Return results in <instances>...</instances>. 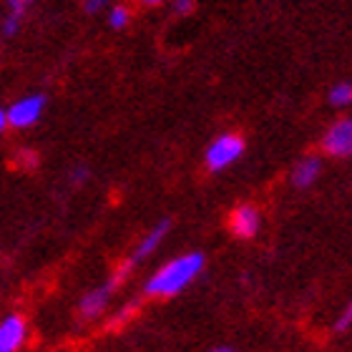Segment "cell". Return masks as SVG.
<instances>
[{
  "label": "cell",
  "mask_w": 352,
  "mask_h": 352,
  "mask_svg": "<svg viewBox=\"0 0 352 352\" xmlns=\"http://www.w3.org/2000/svg\"><path fill=\"white\" fill-rule=\"evenodd\" d=\"M25 3H28V6H30V3H33V0H25Z\"/></svg>",
  "instance_id": "cell-23"
},
{
  "label": "cell",
  "mask_w": 352,
  "mask_h": 352,
  "mask_svg": "<svg viewBox=\"0 0 352 352\" xmlns=\"http://www.w3.org/2000/svg\"><path fill=\"white\" fill-rule=\"evenodd\" d=\"M13 164L18 166L21 171H33L38 169V164H41V156H38L36 148L30 146H21L18 151L13 154Z\"/></svg>",
  "instance_id": "cell-11"
},
{
  "label": "cell",
  "mask_w": 352,
  "mask_h": 352,
  "mask_svg": "<svg viewBox=\"0 0 352 352\" xmlns=\"http://www.w3.org/2000/svg\"><path fill=\"white\" fill-rule=\"evenodd\" d=\"M244 148H247L244 136H239V133H234V131L219 133L204 151L206 169L212 171V174H219V171L229 169L232 164H236L242 159Z\"/></svg>",
  "instance_id": "cell-3"
},
{
  "label": "cell",
  "mask_w": 352,
  "mask_h": 352,
  "mask_svg": "<svg viewBox=\"0 0 352 352\" xmlns=\"http://www.w3.org/2000/svg\"><path fill=\"white\" fill-rule=\"evenodd\" d=\"M88 179H91V169H88L86 164H76L74 169L68 171V182L74 184V186H83Z\"/></svg>",
  "instance_id": "cell-15"
},
{
  "label": "cell",
  "mask_w": 352,
  "mask_h": 352,
  "mask_svg": "<svg viewBox=\"0 0 352 352\" xmlns=\"http://www.w3.org/2000/svg\"><path fill=\"white\" fill-rule=\"evenodd\" d=\"M330 103L332 106H338V109H342V106H350L352 103V83L350 81H340L338 86L330 88Z\"/></svg>",
  "instance_id": "cell-13"
},
{
  "label": "cell",
  "mask_w": 352,
  "mask_h": 352,
  "mask_svg": "<svg viewBox=\"0 0 352 352\" xmlns=\"http://www.w3.org/2000/svg\"><path fill=\"white\" fill-rule=\"evenodd\" d=\"M206 270V254L199 250L184 252L179 257L164 262L156 272H151L141 287V297L146 300H171L186 292Z\"/></svg>",
  "instance_id": "cell-1"
},
{
  "label": "cell",
  "mask_w": 352,
  "mask_h": 352,
  "mask_svg": "<svg viewBox=\"0 0 352 352\" xmlns=\"http://www.w3.org/2000/svg\"><path fill=\"white\" fill-rule=\"evenodd\" d=\"M206 352H239V350L232 347V345H217V347H209Z\"/></svg>",
  "instance_id": "cell-20"
},
{
  "label": "cell",
  "mask_w": 352,
  "mask_h": 352,
  "mask_svg": "<svg viewBox=\"0 0 352 352\" xmlns=\"http://www.w3.org/2000/svg\"><path fill=\"white\" fill-rule=\"evenodd\" d=\"M320 174H322V159L315 154H309L292 166L289 182H292L294 189H309V186L320 179Z\"/></svg>",
  "instance_id": "cell-9"
},
{
  "label": "cell",
  "mask_w": 352,
  "mask_h": 352,
  "mask_svg": "<svg viewBox=\"0 0 352 352\" xmlns=\"http://www.w3.org/2000/svg\"><path fill=\"white\" fill-rule=\"evenodd\" d=\"M139 3H144V6H162L164 0H139Z\"/></svg>",
  "instance_id": "cell-22"
},
{
  "label": "cell",
  "mask_w": 352,
  "mask_h": 352,
  "mask_svg": "<svg viewBox=\"0 0 352 352\" xmlns=\"http://www.w3.org/2000/svg\"><path fill=\"white\" fill-rule=\"evenodd\" d=\"M229 234L242 239V242H250L262 232V212H259L254 204H236L232 209L227 219Z\"/></svg>",
  "instance_id": "cell-7"
},
{
  "label": "cell",
  "mask_w": 352,
  "mask_h": 352,
  "mask_svg": "<svg viewBox=\"0 0 352 352\" xmlns=\"http://www.w3.org/2000/svg\"><path fill=\"white\" fill-rule=\"evenodd\" d=\"M118 287H121V282L111 274L106 282L86 289L78 297V302H76V317H78V322L91 324V322H98L101 317H106V312L111 307V300H113Z\"/></svg>",
  "instance_id": "cell-2"
},
{
  "label": "cell",
  "mask_w": 352,
  "mask_h": 352,
  "mask_svg": "<svg viewBox=\"0 0 352 352\" xmlns=\"http://www.w3.org/2000/svg\"><path fill=\"white\" fill-rule=\"evenodd\" d=\"M6 129H8V113L6 109H0V133H6Z\"/></svg>",
  "instance_id": "cell-21"
},
{
  "label": "cell",
  "mask_w": 352,
  "mask_h": 352,
  "mask_svg": "<svg viewBox=\"0 0 352 352\" xmlns=\"http://www.w3.org/2000/svg\"><path fill=\"white\" fill-rule=\"evenodd\" d=\"M30 340V322L21 312L0 317V352H23Z\"/></svg>",
  "instance_id": "cell-5"
},
{
  "label": "cell",
  "mask_w": 352,
  "mask_h": 352,
  "mask_svg": "<svg viewBox=\"0 0 352 352\" xmlns=\"http://www.w3.org/2000/svg\"><path fill=\"white\" fill-rule=\"evenodd\" d=\"M129 23H131V10H129V6H124V3L111 6V10H109V25L111 28L124 30Z\"/></svg>",
  "instance_id": "cell-12"
},
{
  "label": "cell",
  "mask_w": 352,
  "mask_h": 352,
  "mask_svg": "<svg viewBox=\"0 0 352 352\" xmlns=\"http://www.w3.org/2000/svg\"><path fill=\"white\" fill-rule=\"evenodd\" d=\"M169 232H171V219H159L154 224V227L148 229L146 234L141 236L139 242H136V247H133V252L129 254V257L124 259V264L129 267V270H136L139 264H144L146 262L151 254H154L159 247H162L164 242H166V236H169Z\"/></svg>",
  "instance_id": "cell-6"
},
{
  "label": "cell",
  "mask_w": 352,
  "mask_h": 352,
  "mask_svg": "<svg viewBox=\"0 0 352 352\" xmlns=\"http://www.w3.org/2000/svg\"><path fill=\"white\" fill-rule=\"evenodd\" d=\"M171 10L176 15H189L194 10V0H171Z\"/></svg>",
  "instance_id": "cell-18"
},
{
  "label": "cell",
  "mask_w": 352,
  "mask_h": 352,
  "mask_svg": "<svg viewBox=\"0 0 352 352\" xmlns=\"http://www.w3.org/2000/svg\"><path fill=\"white\" fill-rule=\"evenodd\" d=\"M352 330V297L347 300V305L342 309H340L338 320L332 322V332L335 335H345V332Z\"/></svg>",
  "instance_id": "cell-14"
},
{
  "label": "cell",
  "mask_w": 352,
  "mask_h": 352,
  "mask_svg": "<svg viewBox=\"0 0 352 352\" xmlns=\"http://www.w3.org/2000/svg\"><path fill=\"white\" fill-rule=\"evenodd\" d=\"M45 111V96L43 94H30L23 96L18 101H13L6 109L8 113V129H15V131H25L30 126H36L41 121Z\"/></svg>",
  "instance_id": "cell-4"
},
{
  "label": "cell",
  "mask_w": 352,
  "mask_h": 352,
  "mask_svg": "<svg viewBox=\"0 0 352 352\" xmlns=\"http://www.w3.org/2000/svg\"><path fill=\"white\" fill-rule=\"evenodd\" d=\"M6 8H8V15L23 18L25 10H28V3H25V0H6Z\"/></svg>",
  "instance_id": "cell-17"
},
{
  "label": "cell",
  "mask_w": 352,
  "mask_h": 352,
  "mask_svg": "<svg viewBox=\"0 0 352 352\" xmlns=\"http://www.w3.org/2000/svg\"><path fill=\"white\" fill-rule=\"evenodd\" d=\"M111 0H83V8H86V13H98V10H103V8L109 6Z\"/></svg>",
  "instance_id": "cell-19"
},
{
  "label": "cell",
  "mask_w": 352,
  "mask_h": 352,
  "mask_svg": "<svg viewBox=\"0 0 352 352\" xmlns=\"http://www.w3.org/2000/svg\"><path fill=\"white\" fill-rule=\"evenodd\" d=\"M136 312H139V300H129L126 305H121V307L113 312V315L109 317V322H106V327H109L111 332L118 330V327H124V324H129L136 317Z\"/></svg>",
  "instance_id": "cell-10"
},
{
  "label": "cell",
  "mask_w": 352,
  "mask_h": 352,
  "mask_svg": "<svg viewBox=\"0 0 352 352\" xmlns=\"http://www.w3.org/2000/svg\"><path fill=\"white\" fill-rule=\"evenodd\" d=\"M320 146L332 159H347L352 156V118H340L324 131Z\"/></svg>",
  "instance_id": "cell-8"
},
{
  "label": "cell",
  "mask_w": 352,
  "mask_h": 352,
  "mask_svg": "<svg viewBox=\"0 0 352 352\" xmlns=\"http://www.w3.org/2000/svg\"><path fill=\"white\" fill-rule=\"evenodd\" d=\"M21 30V18H13V15H6V21H3V25H0V33L6 38H13L15 33Z\"/></svg>",
  "instance_id": "cell-16"
}]
</instances>
